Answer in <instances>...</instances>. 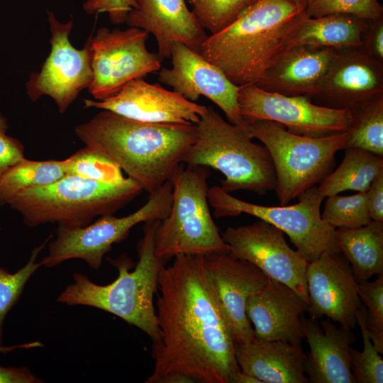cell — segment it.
Returning <instances> with one entry per match:
<instances>
[{
    "label": "cell",
    "instance_id": "cell-1",
    "mask_svg": "<svg viewBox=\"0 0 383 383\" xmlns=\"http://www.w3.org/2000/svg\"><path fill=\"white\" fill-rule=\"evenodd\" d=\"M161 270L155 311L160 339L145 381L181 374L201 383H232L240 371L235 340L201 255H178Z\"/></svg>",
    "mask_w": 383,
    "mask_h": 383
},
{
    "label": "cell",
    "instance_id": "cell-2",
    "mask_svg": "<svg viewBox=\"0 0 383 383\" xmlns=\"http://www.w3.org/2000/svg\"><path fill=\"white\" fill-rule=\"evenodd\" d=\"M149 194L170 180L196 137L194 124L150 123L101 110L74 128Z\"/></svg>",
    "mask_w": 383,
    "mask_h": 383
},
{
    "label": "cell",
    "instance_id": "cell-3",
    "mask_svg": "<svg viewBox=\"0 0 383 383\" xmlns=\"http://www.w3.org/2000/svg\"><path fill=\"white\" fill-rule=\"evenodd\" d=\"M305 9L292 0H260L221 30L199 53L238 87L258 82L291 47Z\"/></svg>",
    "mask_w": 383,
    "mask_h": 383
},
{
    "label": "cell",
    "instance_id": "cell-4",
    "mask_svg": "<svg viewBox=\"0 0 383 383\" xmlns=\"http://www.w3.org/2000/svg\"><path fill=\"white\" fill-rule=\"evenodd\" d=\"M161 221L145 222L143 236L137 246L138 261L131 271V260L125 255L110 260L118 276L112 282L101 285L82 273L73 274V283L58 296L57 301L69 306L82 305L111 313L143 331L157 343L160 332L154 296L158 278L166 260L155 252V235Z\"/></svg>",
    "mask_w": 383,
    "mask_h": 383
},
{
    "label": "cell",
    "instance_id": "cell-5",
    "mask_svg": "<svg viewBox=\"0 0 383 383\" xmlns=\"http://www.w3.org/2000/svg\"><path fill=\"white\" fill-rule=\"evenodd\" d=\"M142 191L128 177L106 183L65 174L51 184L21 192L9 205L29 227L53 223L81 227L97 216L115 213Z\"/></svg>",
    "mask_w": 383,
    "mask_h": 383
},
{
    "label": "cell",
    "instance_id": "cell-6",
    "mask_svg": "<svg viewBox=\"0 0 383 383\" xmlns=\"http://www.w3.org/2000/svg\"><path fill=\"white\" fill-rule=\"evenodd\" d=\"M196 137L184 164L220 171L221 187L228 193L245 190L263 195L275 189L276 175L265 146L252 141L247 131L226 121L212 107L196 124Z\"/></svg>",
    "mask_w": 383,
    "mask_h": 383
},
{
    "label": "cell",
    "instance_id": "cell-7",
    "mask_svg": "<svg viewBox=\"0 0 383 383\" xmlns=\"http://www.w3.org/2000/svg\"><path fill=\"white\" fill-rule=\"evenodd\" d=\"M210 168L182 164L170 181L172 201L168 216L155 235V252L166 261L178 255L228 252L211 216L207 198Z\"/></svg>",
    "mask_w": 383,
    "mask_h": 383
},
{
    "label": "cell",
    "instance_id": "cell-8",
    "mask_svg": "<svg viewBox=\"0 0 383 383\" xmlns=\"http://www.w3.org/2000/svg\"><path fill=\"white\" fill-rule=\"evenodd\" d=\"M245 122L250 138L261 141L271 156L280 205L288 204L320 184L333 171L335 154L344 149L348 138V132L311 137L292 133L274 121Z\"/></svg>",
    "mask_w": 383,
    "mask_h": 383
},
{
    "label": "cell",
    "instance_id": "cell-9",
    "mask_svg": "<svg viewBox=\"0 0 383 383\" xmlns=\"http://www.w3.org/2000/svg\"><path fill=\"white\" fill-rule=\"evenodd\" d=\"M208 201L216 218L246 213L265 221L286 233L296 250L311 262L323 252H340L335 229L321 218V205L325 197L314 186L298 196L292 205L268 206L240 200L220 186L209 189Z\"/></svg>",
    "mask_w": 383,
    "mask_h": 383
},
{
    "label": "cell",
    "instance_id": "cell-10",
    "mask_svg": "<svg viewBox=\"0 0 383 383\" xmlns=\"http://www.w3.org/2000/svg\"><path fill=\"white\" fill-rule=\"evenodd\" d=\"M172 201V184L168 180L150 194L144 205L128 216L104 215L81 227L58 225L56 237L49 243L41 265L50 268L68 260L80 259L91 268L99 269L112 245L125 239L132 228L142 222L165 219Z\"/></svg>",
    "mask_w": 383,
    "mask_h": 383
},
{
    "label": "cell",
    "instance_id": "cell-11",
    "mask_svg": "<svg viewBox=\"0 0 383 383\" xmlns=\"http://www.w3.org/2000/svg\"><path fill=\"white\" fill-rule=\"evenodd\" d=\"M148 37V32L135 27H102L89 38L84 47L93 79L88 89L95 100L106 99L129 82L160 70L162 61L147 48Z\"/></svg>",
    "mask_w": 383,
    "mask_h": 383
},
{
    "label": "cell",
    "instance_id": "cell-12",
    "mask_svg": "<svg viewBox=\"0 0 383 383\" xmlns=\"http://www.w3.org/2000/svg\"><path fill=\"white\" fill-rule=\"evenodd\" d=\"M238 101L245 121H274L297 135L321 137L348 132L351 121L350 110L318 105L306 96L270 91L256 84L240 87Z\"/></svg>",
    "mask_w": 383,
    "mask_h": 383
},
{
    "label": "cell",
    "instance_id": "cell-13",
    "mask_svg": "<svg viewBox=\"0 0 383 383\" xmlns=\"http://www.w3.org/2000/svg\"><path fill=\"white\" fill-rule=\"evenodd\" d=\"M51 50L39 72H33L26 84V94L33 101L43 96L51 97L60 113H64L83 89L89 88L93 72L87 49H77L69 36L73 20L60 22L47 10Z\"/></svg>",
    "mask_w": 383,
    "mask_h": 383
},
{
    "label": "cell",
    "instance_id": "cell-14",
    "mask_svg": "<svg viewBox=\"0 0 383 383\" xmlns=\"http://www.w3.org/2000/svg\"><path fill=\"white\" fill-rule=\"evenodd\" d=\"M222 238L230 255L255 265L269 278L292 288L309 304L306 279L309 262L289 246L281 230L259 220L228 227Z\"/></svg>",
    "mask_w": 383,
    "mask_h": 383
},
{
    "label": "cell",
    "instance_id": "cell-15",
    "mask_svg": "<svg viewBox=\"0 0 383 383\" xmlns=\"http://www.w3.org/2000/svg\"><path fill=\"white\" fill-rule=\"evenodd\" d=\"M170 68L161 67L158 81L186 99L196 102L204 96L224 113L228 121L245 128L238 101L236 86L217 66L180 43L173 44Z\"/></svg>",
    "mask_w": 383,
    "mask_h": 383
},
{
    "label": "cell",
    "instance_id": "cell-16",
    "mask_svg": "<svg viewBox=\"0 0 383 383\" xmlns=\"http://www.w3.org/2000/svg\"><path fill=\"white\" fill-rule=\"evenodd\" d=\"M306 279L310 318L326 316L344 328L354 329L362 301L359 283L343 254L323 252L308 263Z\"/></svg>",
    "mask_w": 383,
    "mask_h": 383
},
{
    "label": "cell",
    "instance_id": "cell-17",
    "mask_svg": "<svg viewBox=\"0 0 383 383\" xmlns=\"http://www.w3.org/2000/svg\"><path fill=\"white\" fill-rule=\"evenodd\" d=\"M204 257L206 274L235 343L252 340L255 333L246 315V302L267 284L269 277L255 265L228 252H211Z\"/></svg>",
    "mask_w": 383,
    "mask_h": 383
},
{
    "label": "cell",
    "instance_id": "cell-18",
    "mask_svg": "<svg viewBox=\"0 0 383 383\" xmlns=\"http://www.w3.org/2000/svg\"><path fill=\"white\" fill-rule=\"evenodd\" d=\"M84 106L145 123L185 125H196L207 110L206 106L190 101L158 83L150 84L143 78L129 82L106 99H84Z\"/></svg>",
    "mask_w": 383,
    "mask_h": 383
},
{
    "label": "cell",
    "instance_id": "cell-19",
    "mask_svg": "<svg viewBox=\"0 0 383 383\" xmlns=\"http://www.w3.org/2000/svg\"><path fill=\"white\" fill-rule=\"evenodd\" d=\"M383 94V63L361 48L338 50L314 103L338 109L353 106Z\"/></svg>",
    "mask_w": 383,
    "mask_h": 383
},
{
    "label": "cell",
    "instance_id": "cell-20",
    "mask_svg": "<svg viewBox=\"0 0 383 383\" xmlns=\"http://www.w3.org/2000/svg\"><path fill=\"white\" fill-rule=\"evenodd\" d=\"M135 1L136 6L129 12L126 23L152 34L162 61L170 58L175 43L199 52L208 35L186 0Z\"/></svg>",
    "mask_w": 383,
    "mask_h": 383
},
{
    "label": "cell",
    "instance_id": "cell-21",
    "mask_svg": "<svg viewBox=\"0 0 383 383\" xmlns=\"http://www.w3.org/2000/svg\"><path fill=\"white\" fill-rule=\"evenodd\" d=\"M309 305L292 288L269 278L267 284L249 297L246 315L254 325L255 338L301 343L302 318Z\"/></svg>",
    "mask_w": 383,
    "mask_h": 383
},
{
    "label": "cell",
    "instance_id": "cell-22",
    "mask_svg": "<svg viewBox=\"0 0 383 383\" xmlns=\"http://www.w3.org/2000/svg\"><path fill=\"white\" fill-rule=\"evenodd\" d=\"M302 323L310 349L304 361L309 382L355 383L350 370V347L356 340L353 329L329 318L318 323L303 316Z\"/></svg>",
    "mask_w": 383,
    "mask_h": 383
},
{
    "label": "cell",
    "instance_id": "cell-23",
    "mask_svg": "<svg viewBox=\"0 0 383 383\" xmlns=\"http://www.w3.org/2000/svg\"><path fill=\"white\" fill-rule=\"evenodd\" d=\"M337 52L312 45L291 46L255 84L270 91L306 96L312 99Z\"/></svg>",
    "mask_w": 383,
    "mask_h": 383
},
{
    "label": "cell",
    "instance_id": "cell-24",
    "mask_svg": "<svg viewBox=\"0 0 383 383\" xmlns=\"http://www.w3.org/2000/svg\"><path fill=\"white\" fill-rule=\"evenodd\" d=\"M240 370L262 383H307L301 343L254 338L235 345Z\"/></svg>",
    "mask_w": 383,
    "mask_h": 383
},
{
    "label": "cell",
    "instance_id": "cell-25",
    "mask_svg": "<svg viewBox=\"0 0 383 383\" xmlns=\"http://www.w3.org/2000/svg\"><path fill=\"white\" fill-rule=\"evenodd\" d=\"M368 24V21L344 14L307 16L294 34L291 46L312 45L338 50L361 48Z\"/></svg>",
    "mask_w": 383,
    "mask_h": 383
},
{
    "label": "cell",
    "instance_id": "cell-26",
    "mask_svg": "<svg viewBox=\"0 0 383 383\" xmlns=\"http://www.w3.org/2000/svg\"><path fill=\"white\" fill-rule=\"evenodd\" d=\"M335 235L358 283L383 274V221H372L356 228H339Z\"/></svg>",
    "mask_w": 383,
    "mask_h": 383
},
{
    "label": "cell",
    "instance_id": "cell-27",
    "mask_svg": "<svg viewBox=\"0 0 383 383\" xmlns=\"http://www.w3.org/2000/svg\"><path fill=\"white\" fill-rule=\"evenodd\" d=\"M338 167L328 174L318 189L326 198L346 190L366 192L383 172V157L360 148H345Z\"/></svg>",
    "mask_w": 383,
    "mask_h": 383
},
{
    "label": "cell",
    "instance_id": "cell-28",
    "mask_svg": "<svg viewBox=\"0 0 383 383\" xmlns=\"http://www.w3.org/2000/svg\"><path fill=\"white\" fill-rule=\"evenodd\" d=\"M65 175L62 160L18 162L0 179V206L9 204L21 192L51 184Z\"/></svg>",
    "mask_w": 383,
    "mask_h": 383
},
{
    "label": "cell",
    "instance_id": "cell-29",
    "mask_svg": "<svg viewBox=\"0 0 383 383\" xmlns=\"http://www.w3.org/2000/svg\"><path fill=\"white\" fill-rule=\"evenodd\" d=\"M349 110L351 121L344 149L360 148L383 157V94Z\"/></svg>",
    "mask_w": 383,
    "mask_h": 383
},
{
    "label": "cell",
    "instance_id": "cell-30",
    "mask_svg": "<svg viewBox=\"0 0 383 383\" xmlns=\"http://www.w3.org/2000/svg\"><path fill=\"white\" fill-rule=\"evenodd\" d=\"M50 237L51 235L32 250L27 263L17 272L11 273L6 269L0 267V353L9 352L16 348H28L41 345L39 342H33L21 345L4 346L3 345V326L6 316L21 297L27 282L41 266V262L38 261V257L49 242Z\"/></svg>",
    "mask_w": 383,
    "mask_h": 383
},
{
    "label": "cell",
    "instance_id": "cell-31",
    "mask_svg": "<svg viewBox=\"0 0 383 383\" xmlns=\"http://www.w3.org/2000/svg\"><path fill=\"white\" fill-rule=\"evenodd\" d=\"M65 174L106 183H118L126 177L121 168L100 151L85 146L63 160Z\"/></svg>",
    "mask_w": 383,
    "mask_h": 383
},
{
    "label": "cell",
    "instance_id": "cell-32",
    "mask_svg": "<svg viewBox=\"0 0 383 383\" xmlns=\"http://www.w3.org/2000/svg\"><path fill=\"white\" fill-rule=\"evenodd\" d=\"M322 219L333 228H356L369 224L370 218L366 192L327 197Z\"/></svg>",
    "mask_w": 383,
    "mask_h": 383
},
{
    "label": "cell",
    "instance_id": "cell-33",
    "mask_svg": "<svg viewBox=\"0 0 383 383\" xmlns=\"http://www.w3.org/2000/svg\"><path fill=\"white\" fill-rule=\"evenodd\" d=\"M365 306H360L356 313L362 340L363 350L350 347V370L355 383H382L383 360L374 346L365 325Z\"/></svg>",
    "mask_w": 383,
    "mask_h": 383
},
{
    "label": "cell",
    "instance_id": "cell-34",
    "mask_svg": "<svg viewBox=\"0 0 383 383\" xmlns=\"http://www.w3.org/2000/svg\"><path fill=\"white\" fill-rule=\"evenodd\" d=\"M260 0H188L205 30L215 33L228 26Z\"/></svg>",
    "mask_w": 383,
    "mask_h": 383
},
{
    "label": "cell",
    "instance_id": "cell-35",
    "mask_svg": "<svg viewBox=\"0 0 383 383\" xmlns=\"http://www.w3.org/2000/svg\"><path fill=\"white\" fill-rule=\"evenodd\" d=\"M360 299L365 306V325L376 350L383 353V274L373 282L359 283Z\"/></svg>",
    "mask_w": 383,
    "mask_h": 383
},
{
    "label": "cell",
    "instance_id": "cell-36",
    "mask_svg": "<svg viewBox=\"0 0 383 383\" xmlns=\"http://www.w3.org/2000/svg\"><path fill=\"white\" fill-rule=\"evenodd\" d=\"M305 12L308 17L344 14L370 21L383 16V6L378 0H316Z\"/></svg>",
    "mask_w": 383,
    "mask_h": 383
},
{
    "label": "cell",
    "instance_id": "cell-37",
    "mask_svg": "<svg viewBox=\"0 0 383 383\" xmlns=\"http://www.w3.org/2000/svg\"><path fill=\"white\" fill-rule=\"evenodd\" d=\"M136 6L135 0H87L83 10L89 15L106 12L115 25L126 23L129 12Z\"/></svg>",
    "mask_w": 383,
    "mask_h": 383
},
{
    "label": "cell",
    "instance_id": "cell-38",
    "mask_svg": "<svg viewBox=\"0 0 383 383\" xmlns=\"http://www.w3.org/2000/svg\"><path fill=\"white\" fill-rule=\"evenodd\" d=\"M361 49L374 60L383 63V16L369 21Z\"/></svg>",
    "mask_w": 383,
    "mask_h": 383
},
{
    "label": "cell",
    "instance_id": "cell-39",
    "mask_svg": "<svg viewBox=\"0 0 383 383\" xmlns=\"http://www.w3.org/2000/svg\"><path fill=\"white\" fill-rule=\"evenodd\" d=\"M24 158L21 143L4 133H0V179L9 168Z\"/></svg>",
    "mask_w": 383,
    "mask_h": 383
},
{
    "label": "cell",
    "instance_id": "cell-40",
    "mask_svg": "<svg viewBox=\"0 0 383 383\" xmlns=\"http://www.w3.org/2000/svg\"><path fill=\"white\" fill-rule=\"evenodd\" d=\"M366 194L371 219L383 221V172L374 179Z\"/></svg>",
    "mask_w": 383,
    "mask_h": 383
},
{
    "label": "cell",
    "instance_id": "cell-41",
    "mask_svg": "<svg viewBox=\"0 0 383 383\" xmlns=\"http://www.w3.org/2000/svg\"><path fill=\"white\" fill-rule=\"evenodd\" d=\"M43 381L25 367L0 365V383H38Z\"/></svg>",
    "mask_w": 383,
    "mask_h": 383
},
{
    "label": "cell",
    "instance_id": "cell-42",
    "mask_svg": "<svg viewBox=\"0 0 383 383\" xmlns=\"http://www.w3.org/2000/svg\"><path fill=\"white\" fill-rule=\"evenodd\" d=\"M192 379L181 374H167L157 378L154 383H193Z\"/></svg>",
    "mask_w": 383,
    "mask_h": 383
},
{
    "label": "cell",
    "instance_id": "cell-43",
    "mask_svg": "<svg viewBox=\"0 0 383 383\" xmlns=\"http://www.w3.org/2000/svg\"><path fill=\"white\" fill-rule=\"evenodd\" d=\"M232 383H262V382L253 376L243 372L240 370L235 375Z\"/></svg>",
    "mask_w": 383,
    "mask_h": 383
},
{
    "label": "cell",
    "instance_id": "cell-44",
    "mask_svg": "<svg viewBox=\"0 0 383 383\" xmlns=\"http://www.w3.org/2000/svg\"><path fill=\"white\" fill-rule=\"evenodd\" d=\"M8 127L7 119L0 113V133H6Z\"/></svg>",
    "mask_w": 383,
    "mask_h": 383
},
{
    "label": "cell",
    "instance_id": "cell-45",
    "mask_svg": "<svg viewBox=\"0 0 383 383\" xmlns=\"http://www.w3.org/2000/svg\"><path fill=\"white\" fill-rule=\"evenodd\" d=\"M296 4L300 7L306 9L310 4H311L316 0H292Z\"/></svg>",
    "mask_w": 383,
    "mask_h": 383
},
{
    "label": "cell",
    "instance_id": "cell-46",
    "mask_svg": "<svg viewBox=\"0 0 383 383\" xmlns=\"http://www.w3.org/2000/svg\"><path fill=\"white\" fill-rule=\"evenodd\" d=\"M28 1H30V0H28Z\"/></svg>",
    "mask_w": 383,
    "mask_h": 383
}]
</instances>
